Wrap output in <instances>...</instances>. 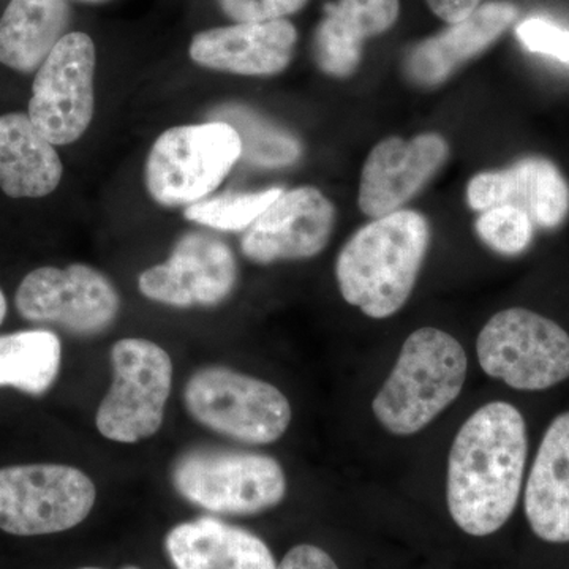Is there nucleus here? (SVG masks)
<instances>
[{"instance_id":"16","label":"nucleus","mask_w":569,"mask_h":569,"mask_svg":"<svg viewBox=\"0 0 569 569\" xmlns=\"http://www.w3.org/2000/svg\"><path fill=\"white\" fill-rule=\"evenodd\" d=\"M298 31L290 21L236 22L197 33L190 58L206 69L271 77L290 66Z\"/></svg>"},{"instance_id":"20","label":"nucleus","mask_w":569,"mask_h":569,"mask_svg":"<svg viewBox=\"0 0 569 569\" xmlns=\"http://www.w3.org/2000/svg\"><path fill=\"white\" fill-rule=\"evenodd\" d=\"M531 530L548 542H569V411L553 419L526 486Z\"/></svg>"},{"instance_id":"31","label":"nucleus","mask_w":569,"mask_h":569,"mask_svg":"<svg viewBox=\"0 0 569 569\" xmlns=\"http://www.w3.org/2000/svg\"><path fill=\"white\" fill-rule=\"evenodd\" d=\"M7 316V299L6 295H3V291L0 290V325L3 323V320H6Z\"/></svg>"},{"instance_id":"19","label":"nucleus","mask_w":569,"mask_h":569,"mask_svg":"<svg viewBox=\"0 0 569 569\" xmlns=\"http://www.w3.org/2000/svg\"><path fill=\"white\" fill-rule=\"evenodd\" d=\"M164 548L176 569H277L257 535L212 518L179 523L167 535Z\"/></svg>"},{"instance_id":"26","label":"nucleus","mask_w":569,"mask_h":569,"mask_svg":"<svg viewBox=\"0 0 569 569\" xmlns=\"http://www.w3.org/2000/svg\"><path fill=\"white\" fill-rule=\"evenodd\" d=\"M535 224L515 206H497L478 217L477 233L493 252L515 257L533 239Z\"/></svg>"},{"instance_id":"13","label":"nucleus","mask_w":569,"mask_h":569,"mask_svg":"<svg viewBox=\"0 0 569 569\" xmlns=\"http://www.w3.org/2000/svg\"><path fill=\"white\" fill-rule=\"evenodd\" d=\"M336 223V209L316 187L283 192L242 239V253L254 263L306 260L323 252Z\"/></svg>"},{"instance_id":"15","label":"nucleus","mask_w":569,"mask_h":569,"mask_svg":"<svg viewBox=\"0 0 569 569\" xmlns=\"http://www.w3.org/2000/svg\"><path fill=\"white\" fill-rule=\"evenodd\" d=\"M468 206L485 212L497 206H515L535 227L552 230L569 213V183L559 168L545 157H526L505 168L485 171L468 182Z\"/></svg>"},{"instance_id":"4","label":"nucleus","mask_w":569,"mask_h":569,"mask_svg":"<svg viewBox=\"0 0 569 569\" xmlns=\"http://www.w3.org/2000/svg\"><path fill=\"white\" fill-rule=\"evenodd\" d=\"M241 157V138L230 123L173 127L153 142L146 187L167 208L198 203L224 181Z\"/></svg>"},{"instance_id":"23","label":"nucleus","mask_w":569,"mask_h":569,"mask_svg":"<svg viewBox=\"0 0 569 569\" xmlns=\"http://www.w3.org/2000/svg\"><path fill=\"white\" fill-rule=\"evenodd\" d=\"M59 337L44 329L0 336V387L41 396L54 385L61 370Z\"/></svg>"},{"instance_id":"32","label":"nucleus","mask_w":569,"mask_h":569,"mask_svg":"<svg viewBox=\"0 0 569 569\" xmlns=\"http://www.w3.org/2000/svg\"><path fill=\"white\" fill-rule=\"evenodd\" d=\"M82 2H100V0H82Z\"/></svg>"},{"instance_id":"1","label":"nucleus","mask_w":569,"mask_h":569,"mask_svg":"<svg viewBox=\"0 0 569 569\" xmlns=\"http://www.w3.org/2000/svg\"><path fill=\"white\" fill-rule=\"evenodd\" d=\"M529 438L526 419L508 402L478 408L460 427L448 460L447 500L456 523L488 537L511 518L522 490Z\"/></svg>"},{"instance_id":"11","label":"nucleus","mask_w":569,"mask_h":569,"mask_svg":"<svg viewBox=\"0 0 569 569\" xmlns=\"http://www.w3.org/2000/svg\"><path fill=\"white\" fill-rule=\"evenodd\" d=\"M14 305L32 323L62 326L77 336H97L114 323L121 299L108 277L91 266H44L22 279Z\"/></svg>"},{"instance_id":"21","label":"nucleus","mask_w":569,"mask_h":569,"mask_svg":"<svg viewBox=\"0 0 569 569\" xmlns=\"http://www.w3.org/2000/svg\"><path fill=\"white\" fill-rule=\"evenodd\" d=\"M61 157L26 112L0 116V189L10 198H43L62 181Z\"/></svg>"},{"instance_id":"28","label":"nucleus","mask_w":569,"mask_h":569,"mask_svg":"<svg viewBox=\"0 0 569 569\" xmlns=\"http://www.w3.org/2000/svg\"><path fill=\"white\" fill-rule=\"evenodd\" d=\"M306 3L307 0H219L223 13L236 22L284 20Z\"/></svg>"},{"instance_id":"3","label":"nucleus","mask_w":569,"mask_h":569,"mask_svg":"<svg viewBox=\"0 0 569 569\" xmlns=\"http://www.w3.org/2000/svg\"><path fill=\"white\" fill-rule=\"evenodd\" d=\"M467 372L459 340L441 329H418L403 342L391 376L377 392L373 415L392 436H415L458 399Z\"/></svg>"},{"instance_id":"6","label":"nucleus","mask_w":569,"mask_h":569,"mask_svg":"<svg viewBox=\"0 0 569 569\" xmlns=\"http://www.w3.org/2000/svg\"><path fill=\"white\" fill-rule=\"evenodd\" d=\"M478 361L489 377L519 391H545L569 378V335L522 307L501 310L481 329Z\"/></svg>"},{"instance_id":"18","label":"nucleus","mask_w":569,"mask_h":569,"mask_svg":"<svg viewBox=\"0 0 569 569\" xmlns=\"http://www.w3.org/2000/svg\"><path fill=\"white\" fill-rule=\"evenodd\" d=\"M399 0H337L325 7L313 39L318 67L336 78H347L362 58L365 41L396 24Z\"/></svg>"},{"instance_id":"24","label":"nucleus","mask_w":569,"mask_h":569,"mask_svg":"<svg viewBox=\"0 0 569 569\" xmlns=\"http://www.w3.org/2000/svg\"><path fill=\"white\" fill-rule=\"evenodd\" d=\"M217 121L230 123L242 142L247 162L263 168H282L301 157V144L293 134L266 121L257 112L239 104H227L213 112Z\"/></svg>"},{"instance_id":"8","label":"nucleus","mask_w":569,"mask_h":569,"mask_svg":"<svg viewBox=\"0 0 569 569\" xmlns=\"http://www.w3.org/2000/svg\"><path fill=\"white\" fill-rule=\"evenodd\" d=\"M112 385L97 411V429L119 443L156 436L173 383V362L146 339H122L112 347Z\"/></svg>"},{"instance_id":"30","label":"nucleus","mask_w":569,"mask_h":569,"mask_svg":"<svg viewBox=\"0 0 569 569\" xmlns=\"http://www.w3.org/2000/svg\"><path fill=\"white\" fill-rule=\"evenodd\" d=\"M426 2L440 20L449 24L466 20L481 6V0H426Z\"/></svg>"},{"instance_id":"25","label":"nucleus","mask_w":569,"mask_h":569,"mask_svg":"<svg viewBox=\"0 0 569 569\" xmlns=\"http://www.w3.org/2000/svg\"><path fill=\"white\" fill-rule=\"evenodd\" d=\"M282 193V189L274 187L258 193H222L219 197L204 198L198 203L187 206L186 219L213 230H249L258 217Z\"/></svg>"},{"instance_id":"17","label":"nucleus","mask_w":569,"mask_h":569,"mask_svg":"<svg viewBox=\"0 0 569 569\" xmlns=\"http://www.w3.org/2000/svg\"><path fill=\"white\" fill-rule=\"evenodd\" d=\"M516 18L518 9L512 3L488 2L479 6L466 20L419 41L407 52L403 71L408 81L419 88H436L460 66L488 50Z\"/></svg>"},{"instance_id":"9","label":"nucleus","mask_w":569,"mask_h":569,"mask_svg":"<svg viewBox=\"0 0 569 569\" xmlns=\"http://www.w3.org/2000/svg\"><path fill=\"white\" fill-rule=\"evenodd\" d=\"M96 498L92 479L74 467L0 468V529L18 537L70 530L91 515Z\"/></svg>"},{"instance_id":"7","label":"nucleus","mask_w":569,"mask_h":569,"mask_svg":"<svg viewBox=\"0 0 569 569\" xmlns=\"http://www.w3.org/2000/svg\"><path fill=\"white\" fill-rule=\"evenodd\" d=\"M186 407L200 425L247 445H271L287 432V397L260 378L206 367L187 381Z\"/></svg>"},{"instance_id":"12","label":"nucleus","mask_w":569,"mask_h":569,"mask_svg":"<svg viewBox=\"0 0 569 569\" xmlns=\"http://www.w3.org/2000/svg\"><path fill=\"white\" fill-rule=\"evenodd\" d=\"M238 266L230 247L204 233L179 239L162 264L140 276L141 293L152 301L179 309L219 306L233 291Z\"/></svg>"},{"instance_id":"2","label":"nucleus","mask_w":569,"mask_h":569,"mask_svg":"<svg viewBox=\"0 0 569 569\" xmlns=\"http://www.w3.org/2000/svg\"><path fill=\"white\" fill-rule=\"evenodd\" d=\"M429 246L430 227L421 212L400 209L373 220L337 257L340 293L367 317L395 316L413 293Z\"/></svg>"},{"instance_id":"27","label":"nucleus","mask_w":569,"mask_h":569,"mask_svg":"<svg viewBox=\"0 0 569 569\" xmlns=\"http://www.w3.org/2000/svg\"><path fill=\"white\" fill-rule=\"evenodd\" d=\"M516 36L527 50L569 63V31L559 26L539 18H530L520 22Z\"/></svg>"},{"instance_id":"22","label":"nucleus","mask_w":569,"mask_h":569,"mask_svg":"<svg viewBox=\"0 0 569 569\" xmlns=\"http://www.w3.org/2000/svg\"><path fill=\"white\" fill-rule=\"evenodd\" d=\"M69 0H10L0 18V62L32 73L67 36Z\"/></svg>"},{"instance_id":"10","label":"nucleus","mask_w":569,"mask_h":569,"mask_svg":"<svg viewBox=\"0 0 569 569\" xmlns=\"http://www.w3.org/2000/svg\"><path fill=\"white\" fill-rule=\"evenodd\" d=\"M96 44L84 32H71L37 70L29 118L51 144L80 140L93 118Z\"/></svg>"},{"instance_id":"33","label":"nucleus","mask_w":569,"mask_h":569,"mask_svg":"<svg viewBox=\"0 0 569 569\" xmlns=\"http://www.w3.org/2000/svg\"><path fill=\"white\" fill-rule=\"evenodd\" d=\"M122 569H140V568H137V567H126V568H122Z\"/></svg>"},{"instance_id":"34","label":"nucleus","mask_w":569,"mask_h":569,"mask_svg":"<svg viewBox=\"0 0 569 569\" xmlns=\"http://www.w3.org/2000/svg\"><path fill=\"white\" fill-rule=\"evenodd\" d=\"M81 569H100V568H81Z\"/></svg>"},{"instance_id":"29","label":"nucleus","mask_w":569,"mask_h":569,"mask_svg":"<svg viewBox=\"0 0 569 569\" xmlns=\"http://www.w3.org/2000/svg\"><path fill=\"white\" fill-rule=\"evenodd\" d=\"M277 569H339V567L323 549L312 545H299L283 557Z\"/></svg>"},{"instance_id":"5","label":"nucleus","mask_w":569,"mask_h":569,"mask_svg":"<svg viewBox=\"0 0 569 569\" xmlns=\"http://www.w3.org/2000/svg\"><path fill=\"white\" fill-rule=\"evenodd\" d=\"M173 485L190 503L219 515H258L287 493L283 468L274 458L233 449L186 452L173 468Z\"/></svg>"},{"instance_id":"14","label":"nucleus","mask_w":569,"mask_h":569,"mask_svg":"<svg viewBox=\"0 0 569 569\" xmlns=\"http://www.w3.org/2000/svg\"><path fill=\"white\" fill-rule=\"evenodd\" d=\"M448 157V142L438 133L378 142L362 167L359 209L372 219L400 211L441 170Z\"/></svg>"}]
</instances>
